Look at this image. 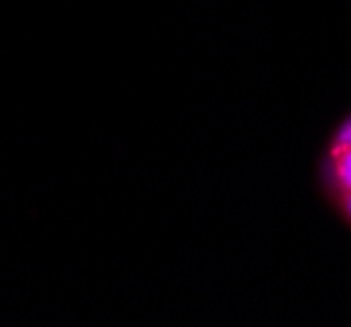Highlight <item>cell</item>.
<instances>
[{"mask_svg":"<svg viewBox=\"0 0 351 327\" xmlns=\"http://www.w3.org/2000/svg\"><path fill=\"white\" fill-rule=\"evenodd\" d=\"M333 142H338V144H351V116L336 129V134H333Z\"/></svg>","mask_w":351,"mask_h":327,"instance_id":"3","label":"cell"},{"mask_svg":"<svg viewBox=\"0 0 351 327\" xmlns=\"http://www.w3.org/2000/svg\"><path fill=\"white\" fill-rule=\"evenodd\" d=\"M333 199V205L338 207V212L343 215V220L351 225V192H341V194H333L330 196Z\"/></svg>","mask_w":351,"mask_h":327,"instance_id":"2","label":"cell"},{"mask_svg":"<svg viewBox=\"0 0 351 327\" xmlns=\"http://www.w3.org/2000/svg\"><path fill=\"white\" fill-rule=\"evenodd\" d=\"M322 183H325V192L330 196L341 192H351V144L330 142L328 157L322 165Z\"/></svg>","mask_w":351,"mask_h":327,"instance_id":"1","label":"cell"}]
</instances>
